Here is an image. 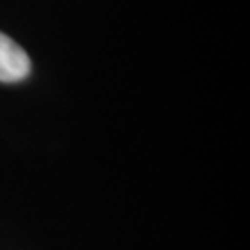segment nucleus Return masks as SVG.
Returning <instances> with one entry per match:
<instances>
[{
  "mask_svg": "<svg viewBox=\"0 0 250 250\" xmlns=\"http://www.w3.org/2000/svg\"><path fill=\"white\" fill-rule=\"evenodd\" d=\"M29 69L31 62L27 52L9 36L0 34V82H21L29 75Z\"/></svg>",
  "mask_w": 250,
  "mask_h": 250,
  "instance_id": "1",
  "label": "nucleus"
}]
</instances>
